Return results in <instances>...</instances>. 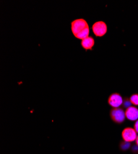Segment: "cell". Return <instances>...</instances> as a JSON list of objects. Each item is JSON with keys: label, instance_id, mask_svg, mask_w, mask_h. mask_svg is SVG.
<instances>
[{"label": "cell", "instance_id": "cell-2", "mask_svg": "<svg viewBox=\"0 0 138 154\" xmlns=\"http://www.w3.org/2000/svg\"><path fill=\"white\" fill-rule=\"evenodd\" d=\"M110 117L114 122L117 123H121L126 119V115H125V112L123 109L121 108H114L110 112Z\"/></svg>", "mask_w": 138, "mask_h": 154}, {"label": "cell", "instance_id": "cell-8", "mask_svg": "<svg viewBox=\"0 0 138 154\" xmlns=\"http://www.w3.org/2000/svg\"><path fill=\"white\" fill-rule=\"evenodd\" d=\"M89 27H87L86 29H85L83 31H82L81 32H80L79 34H78L76 36V38H78V39H80V40H84L85 39V38H87L89 36Z\"/></svg>", "mask_w": 138, "mask_h": 154}, {"label": "cell", "instance_id": "cell-5", "mask_svg": "<svg viewBox=\"0 0 138 154\" xmlns=\"http://www.w3.org/2000/svg\"><path fill=\"white\" fill-rule=\"evenodd\" d=\"M108 102L112 107L119 108L123 104V99L120 94L114 93L110 96Z\"/></svg>", "mask_w": 138, "mask_h": 154}, {"label": "cell", "instance_id": "cell-3", "mask_svg": "<svg viewBox=\"0 0 138 154\" xmlns=\"http://www.w3.org/2000/svg\"><path fill=\"white\" fill-rule=\"evenodd\" d=\"M92 29L95 35L98 37L104 36L107 32V24L103 21H98L94 23Z\"/></svg>", "mask_w": 138, "mask_h": 154}, {"label": "cell", "instance_id": "cell-12", "mask_svg": "<svg viewBox=\"0 0 138 154\" xmlns=\"http://www.w3.org/2000/svg\"><path fill=\"white\" fill-rule=\"evenodd\" d=\"M134 129L136 130L137 133H138V120H136L135 124H134Z\"/></svg>", "mask_w": 138, "mask_h": 154}, {"label": "cell", "instance_id": "cell-11", "mask_svg": "<svg viewBox=\"0 0 138 154\" xmlns=\"http://www.w3.org/2000/svg\"><path fill=\"white\" fill-rule=\"evenodd\" d=\"M130 146V143H128V142H126V141L124 140V143H123V144L121 146V148L123 149V150H126L127 149L129 148Z\"/></svg>", "mask_w": 138, "mask_h": 154}, {"label": "cell", "instance_id": "cell-4", "mask_svg": "<svg viewBox=\"0 0 138 154\" xmlns=\"http://www.w3.org/2000/svg\"><path fill=\"white\" fill-rule=\"evenodd\" d=\"M137 137V133L134 128H127L122 132V137L126 142L131 143L136 140Z\"/></svg>", "mask_w": 138, "mask_h": 154}, {"label": "cell", "instance_id": "cell-6", "mask_svg": "<svg viewBox=\"0 0 138 154\" xmlns=\"http://www.w3.org/2000/svg\"><path fill=\"white\" fill-rule=\"evenodd\" d=\"M126 118L130 121H136L138 120V109L134 106H131L125 111Z\"/></svg>", "mask_w": 138, "mask_h": 154}, {"label": "cell", "instance_id": "cell-7", "mask_svg": "<svg viewBox=\"0 0 138 154\" xmlns=\"http://www.w3.org/2000/svg\"><path fill=\"white\" fill-rule=\"evenodd\" d=\"M94 39L91 36H88L85 39L82 40L81 42V46L85 50H92L93 46H94Z\"/></svg>", "mask_w": 138, "mask_h": 154}, {"label": "cell", "instance_id": "cell-10", "mask_svg": "<svg viewBox=\"0 0 138 154\" xmlns=\"http://www.w3.org/2000/svg\"><path fill=\"white\" fill-rule=\"evenodd\" d=\"M131 102L130 101V99H126V100H123V106H124V107L128 109V107L131 106Z\"/></svg>", "mask_w": 138, "mask_h": 154}, {"label": "cell", "instance_id": "cell-13", "mask_svg": "<svg viewBox=\"0 0 138 154\" xmlns=\"http://www.w3.org/2000/svg\"><path fill=\"white\" fill-rule=\"evenodd\" d=\"M136 145L137 146V147H138V135H137V138H136Z\"/></svg>", "mask_w": 138, "mask_h": 154}, {"label": "cell", "instance_id": "cell-1", "mask_svg": "<svg viewBox=\"0 0 138 154\" xmlns=\"http://www.w3.org/2000/svg\"><path fill=\"white\" fill-rule=\"evenodd\" d=\"M88 27V23L83 19L74 20L71 22V30L74 36Z\"/></svg>", "mask_w": 138, "mask_h": 154}, {"label": "cell", "instance_id": "cell-9", "mask_svg": "<svg viewBox=\"0 0 138 154\" xmlns=\"http://www.w3.org/2000/svg\"><path fill=\"white\" fill-rule=\"evenodd\" d=\"M130 100L132 104L134 106H138V94H133L131 96Z\"/></svg>", "mask_w": 138, "mask_h": 154}]
</instances>
